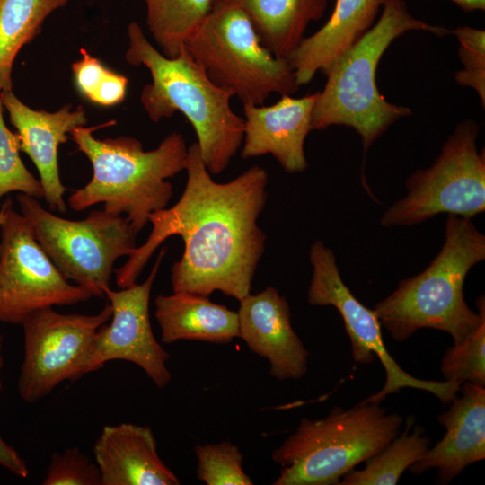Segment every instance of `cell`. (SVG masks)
Returning <instances> with one entry per match:
<instances>
[{"label": "cell", "instance_id": "obj_9", "mask_svg": "<svg viewBox=\"0 0 485 485\" xmlns=\"http://www.w3.org/2000/svg\"><path fill=\"white\" fill-rule=\"evenodd\" d=\"M479 131L474 120L461 122L434 163L406 180V196L384 212L381 225H414L444 213L468 219L483 213L485 155L477 149Z\"/></svg>", "mask_w": 485, "mask_h": 485}, {"label": "cell", "instance_id": "obj_18", "mask_svg": "<svg viewBox=\"0 0 485 485\" xmlns=\"http://www.w3.org/2000/svg\"><path fill=\"white\" fill-rule=\"evenodd\" d=\"M101 485H179L163 463L148 426H105L93 445Z\"/></svg>", "mask_w": 485, "mask_h": 485}, {"label": "cell", "instance_id": "obj_27", "mask_svg": "<svg viewBox=\"0 0 485 485\" xmlns=\"http://www.w3.org/2000/svg\"><path fill=\"white\" fill-rule=\"evenodd\" d=\"M0 100V198L17 191L36 198L44 197L40 181L26 168L20 156V140L4 120Z\"/></svg>", "mask_w": 485, "mask_h": 485}, {"label": "cell", "instance_id": "obj_34", "mask_svg": "<svg viewBox=\"0 0 485 485\" xmlns=\"http://www.w3.org/2000/svg\"><path fill=\"white\" fill-rule=\"evenodd\" d=\"M2 348H3V336L0 334V392L3 389V382L1 378L2 369L4 366V358L2 356Z\"/></svg>", "mask_w": 485, "mask_h": 485}, {"label": "cell", "instance_id": "obj_5", "mask_svg": "<svg viewBox=\"0 0 485 485\" xmlns=\"http://www.w3.org/2000/svg\"><path fill=\"white\" fill-rule=\"evenodd\" d=\"M427 31L437 36L452 33L412 16L403 0H385L379 20L326 75L317 93L311 129L340 125L360 136L365 151L395 121L410 115L409 108L388 102L378 92L376 70L390 44L409 31Z\"/></svg>", "mask_w": 485, "mask_h": 485}, {"label": "cell", "instance_id": "obj_31", "mask_svg": "<svg viewBox=\"0 0 485 485\" xmlns=\"http://www.w3.org/2000/svg\"><path fill=\"white\" fill-rule=\"evenodd\" d=\"M0 465L21 478H26L29 474V469L25 461L20 456L13 446L4 442L1 436Z\"/></svg>", "mask_w": 485, "mask_h": 485}, {"label": "cell", "instance_id": "obj_8", "mask_svg": "<svg viewBox=\"0 0 485 485\" xmlns=\"http://www.w3.org/2000/svg\"><path fill=\"white\" fill-rule=\"evenodd\" d=\"M16 199L35 239L60 273L93 297H105L116 260L137 247V233L128 219L94 209L84 219L70 220L46 210L31 196L20 193Z\"/></svg>", "mask_w": 485, "mask_h": 485}, {"label": "cell", "instance_id": "obj_19", "mask_svg": "<svg viewBox=\"0 0 485 485\" xmlns=\"http://www.w3.org/2000/svg\"><path fill=\"white\" fill-rule=\"evenodd\" d=\"M385 0H336L324 25L304 38L287 57L299 86L325 75L374 25Z\"/></svg>", "mask_w": 485, "mask_h": 485}, {"label": "cell", "instance_id": "obj_17", "mask_svg": "<svg viewBox=\"0 0 485 485\" xmlns=\"http://www.w3.org/2000/svg\"><path fill=\"white\" fill-rule=\"evenodd\" d=\"M460 392L437 417L445 428L442 439L410 467L416 475L436 469L440 484H448L468 465L485 459V386L466 382Z\"/></svg>", "mask_w": 485, "mask_h": 485}, {"label": "cell", "instance_id": "obj_22", "mask_svg": "<svg viewBox=\"0 0 485 485\" xmlns=\"http://www.w3.org/2000/svg\"><path fill=\"white\" fill-rule=\"evenodd\" d=\"M71 0H0V94L12 89L13 62L45 20Z\"/></svg>", "mask_w": 485, "mask_h": 485}, {"label": "cell", "instance_id": "obj_26", "mask_svg": "<svg viewBox=\"0 0 485 485\" xmlns=\"http://www.w3.org/2000/svg\"><path fill=\"white\" fill-rule=\"evenodd\" d=\"M198 480L207 485H251V479L242 468L243 456L238 446L229 441L198 445Z\"/></svg>", "mask_w": 485, "mask_h": 485}, {"label": "cell", "instance_id": "obj_23", "mask_svg": "<svg viewBox=\"0 0 485 485\" xmlns=\"http://www.w3.org/2000/svg\"><path fill=\"white\" fill-rule=\"evenodd\" d=\"M415 418L406 419L403 431L382 451L366 461L362 469H352L339 485H396L402 473L421 459L430 445L425 429L415 425Z\"/></svg>", "mask_w": 485, "mask_h": 485}, {"label": "cell", "instance_id": "obj_21", "mask_svg": "<svg viewBox=\"0 0 485 485\" xmlns=\"http://www.w3.org/2000/svg\"><path fill=\"white\" fill-rule=\"evenodd\" d=\"M251 20L261 43L276 57L287 58L310 22L320 20L327 0H229Z\"/></svg>", "mask_w": 485, "mask_h": 485}, {"label": "cell", "instance_id": "obj_30", "mask_svg": "<svg viewBox=\"0 0 485 485\" xmlns=\"http://www.w3.org/2000/svg\"><path fill=\"white\" fill-rule=\"evenodd\" d=\"M42 485H101L100 470L78 447L55 453Z\"/></svg>", "mask_w": 485, "mask_h": 485}, {"label": "cell", "instance_id": "obj_32", "mask_svg": "<svg viewBox=\"0 0 485 485\" xmlns=\"http://www.w3.org/2000/svg\"><path fill=\"white\" fill-rule=\"evenodd\" d=\"M464 12L485 10V0H452Z\"/></svg>", "mask_w": 485, "mask_h": 485}, {"label": "cell", "instance_id": "obj_6", "mask_svg": "<svg viewBox=\"0 0 485 485\" xmlns=\"http://www.w3.org/2000/svg\"><path fill=\"white\" fill-rule=\"evenodd\" d=\"M402 417L365 401L336 406L317 420L303 418L271 454L282 469L274 485H339L357 464L382 451L399 433Z\"/></svg>", "mask_w": 485, "mask_h": 485}, {"label": "cell", "instance_id": "obj_4", "mask_svg": "<svg viewBox=\"0 0 485 485\" xmlns=\"http://www.w3.org/2000/svg\"><path fill=\"white\" fill-rule=\"evenodd\" d=\"M115 120L93 127H77L71 139L93 167V177L68 198V206L83 211L102 203L103 210L126 218L138 234L152 213L165 208L172 196L167 179L185 168L188 147L181 134L168 135L159 146L145 151L134 137L96 138L93 133Z\"/></svg>", "mask_w": 485, "mask_h": 485}, {"label": "cell", "instance_id": "obj_15", "mask_svg": "<svg viewBox=\"0 0 485 485\" xmlns=\"http://www.w3.org/2000/svg\"><path fill=\"white\" fill-rule=\"evenodd\" d=\"M239 302V338L253 353L268 359L273 377L302 378L307 372L309 352L291 325L286 298L268 287Z\"/></svg>", "mask_w": 485, "mask_h": 485}, {"label": "cell", "instance_id": "obj_7", "mask_svg": "<svg viewBox=\"0 0 485 485\" xmlns=\"http://www.w3.org/2000/svg\"><path fill=\"white\" fill-rule=\"evenodd\" d=\"M184 47L216 84L243 105H262L272 93L292 95L300 87L287 58L274 56L247 14L229 0H215Z\"/></svg>", "mask_w": 485, "mask_h": 485}, {"label": "cell", "instance_id": "obj_13", "mask_svg": "<svg viewBox=\"0 0 485 485\" xmlns=\"http://www.w3.org/2000/svg\"><path fill=\"white\" fill-rule=\"evenodd\" d=\"M165 253L163 247L143 283L105 291L111 317L97 331L86 374L101 369L109 361L124 360L141 367L160 389L171 382L166 366L170 354L156 340L149 315L151 290Z\"/></svg>", "mask_w": 485, "mask_h": 485}, {"label": "cell", "instance_id": "obj_1", "mask_svg": "<svg viewBox=\"0 0 485 485\" xmlns=\"http://www.w3.org/2000/svg\"><path fill=\"white\" fill-rule=\"evenodd\" d=\"M187 182L172 207L152 213L153 227L115 272L120 288L130 287L154 251L169 237L184 242L181 259L172 267L173 292L209 296L215 291L238 301L251 293L265 249L266 236L258 219L267 201L268 173L252 166L225 183L215 181L197 143L188 147Z\"/></svg>", "mask_w": 485, "mask_h": 485}, {"label": "cell", "instance_id": "obj_14", "mask_svg": "<svg viewBox=\"0 0 485 485\" xmlns=\"http://www.w3.org/2000/svg\"><path fill=\"white\" fill-rule=\"evenodd\" d=\"M0 100L17 130L20 150L38 170L46 203L51 210L66 213L64 195L67 189L60 179L57 150L74 128L87 123L84 107L72 110V105L66 104L54 112L34 110L21 101L12 89L3 92Z\"/></svg>", "mask_w": 485, "mask_h": 485}, {"label": "cell", "instance_id": "obj_10", "mask_svg": "<svg viewBox=\"0 0 485 485\" xmlns=\"http://www.w3.org/2000/svg\"><path fill=\"white\" fill-rule=\"evenodd\" d=\"M313 276L307 293L311 305L334 306L340 313L349 337L353 359L370 364L375 357L385 371V382L377 392L364 400L381 404L387 396L403 388H413L432 393L443 404L451 403L461 384L454 381H429L414 377L404 371L384 346L381 323L374 311L355 297L343 282L333 251L321 241L314 242L309 251Z\"/></svg>", "mask_w": 485, "mask_h": 485}, {"label": "cell", "instance_id": "obj_11", "mask_svg": "<svg viewBox=\"0 0 485 485\" xmlns=\"http://www.w3.org/2000/svg\"><path fill=\"white\" fill-rule=\"evenodd\" d=\"M110 317L109 302L91 315L60 313L53 307L29 314L22 322L24 350L17 384L21 398L34 403L59 384L86 375L97 331Z\"/></svg>", "mask_w": 485, "mask_h": 485}, {"label": "cell", "instance_id": "obj_24", "mask_svg": "<svg viewBox=\"0 0 485 485\" xmlns=\"http://www.w3.org/2000/svg\"><path fill=\"white\" fill-rule=\"evenodd\" d=\"M146 25L161 53L176 57L215 0H144Z\"/></svg>", "mask_w": 485, "mask_h": 485}, {"label": "cell", "instance_id": "obj_29", "mask_svg": "<svg viewBox=\"0 0 485 485\" xmlns=\"http://www.w3.org/2000/svg\"><path fill=\"white\" fill-rule=\"evenodd\" d=\"M459 41L458 55L463 69L455 74L457 84L474 89L485 106V31L470 26L452 31Z\"/></svg>", "mask_w": 485, "mask_h": 485}, {"label": "cell", "instance_id": "obj_25", "mask_svg": "<svg viewBox=\"0 0 485 485\" xmlns=\"http://www.w3.org/2000/svg\"><path fill=\"white\" fill-rule=\"evenodd\" d=\"M81 58L72 65L75 82L79 92L88 101L112 106L126 97L128 79L106 67L100 59L80 49Z\"/></svg>", "mask_w": 485, "mask_h": 485}, {"label": "cell", "instance_id": "obj_20", "mask_svg": "<svg viewBox=\"0 0 485 485\" xmlns=\"http://www.w3.org/2000/svg\"><path fill=\"white\" fill-rule=\"evenodd\" d=\"M154 304L163 343L178 340L229 343L239 338L238 313L211 302L208 296L173 292L157 295Z\"/></svg>", "mask_w": 485, "mask_h": 485}, {"label": "cell", "instance_id": "obj_12", "mask_svg": "<svg viewBox=\"0 0 485 485\" xmlns=\"http://www.w3.org/2000/svg\"><path fill=\"white\" fill-rule=\"evenodd\" d=\"M92 297L60 273L12 202L0 225V322L22 324L38 310Z\"/></svg>", "mask_w": 485, "mask_h": 485}, {"label": "cell", "instance_id": "obj_3", "mask_svg": "<svg viewBox=\"0 0 485 485\" xmlns=\"http://www.w3.org/2000/svg\"><path fill=\"white\" fill-rule=\"evenodd\" d=\"M485 259V235L471 219L447 215L441 250L420 273L400 281L374 311L393 340L403 341L423 328L450 334L454 344L485 322V300L478 313L466 304L463 284L471 269Z\"/></svg>", "mask_w": 485, "mask_h": 485}, {"label": "cell", "instance_id": "obj_28", "mask_svg": "<svg viewBox=\"0 0 485 485\" xmlns=\"http://www.w3.org/2000/svg\"><path fill=\"white\" fill-rule=\"evenodd\" d=\"M440 370L446 381L485 386V322L469 338L447 348Z\"/></svg>", "mask_w": 485, "mask_h": 485}, {"label": "cell", "instance_id": "obj_33", "mask_svg": "<svg viewBox=\"0 0 485 485\" xmlns=\"http://www.w3.org/2000/svg\"><path fill=\"white\" fill-rule=\"evenodd\" d=\"M13 202L12 198H7L2 205L0 208V225L4 218L6 209L8 206Z\"/></svg>", "mask_w": 485, "mask_h": 485}, {"label": "cell", "instance_id": "obj_16", "mask_svg": "<svg viewBox=\"0 0 485 485\" xmlns=\"http://www.w3.org/2000/svg\"><path fill=\"white\" fill-rule=\"evenodd\" d=\"M317 93L301 98L283 95L269 106L243 105L242 157L271 154L287 172L304 171L307 161L304 145L312 130Z\"/></svg>", "mask_w": 485, "mask_h": 485}, {"label": "cell", "instance_id": "obj_2", "mask_svg": "<svg viewBox=\"0 0 485 485\" xmlns=\"http://www.w3.org/2000/svg\"><path fill=\"white\" fill-rule=\"evenodd\" d=\"M127 32V63L144 66L152 77L140 94L149 119L158 122L182 113L195 130L209 173L223 172L244 135V119L231 107L234 95L216 84L185 47L171 58L152 45L137 22H130Z\"/></svg>", "mask_w": 485, "mask_h": 485}]
</instances>
